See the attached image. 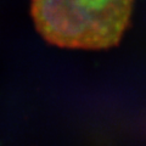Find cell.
I'll list each match as a JSON object with an SVG mask.
<instances>
[{
  "label": "cell",
  "instance_id": "obj_1",
  "mask_svg": "<svg viewBox=\"0 0 146 146\" xmlns=\"http://www.w3.org/2000/svg\"><path fill=\"white\" fill-rule=\"evenodd\" d=\"M134 0H32L34 25L50 44L108 49L127 29Z\"/></svg>",
  "mask_w": 146,
  "mask_h": 146
}]
</instances>
